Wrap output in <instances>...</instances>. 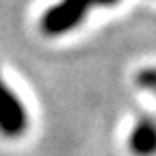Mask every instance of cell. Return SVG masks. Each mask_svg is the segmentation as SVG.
Returning <instances> with one entry per match:
<instances>
[{
	"label": "cell",
	"instance_id": "cell-1",
	"mask_svg": "<svg viewBox=\"0 0 156 156\" xmlns=\"http://www.w3.org/2000/svg\"><path fill=\"white\" fill-rule=\"evenodd\" d=\"M119 0H61L41 15V30L48 37H58L83 24L93 7H115Z\"/></svg>",
	"mask_w": 156,
	"mask_h": 156
},
{
	"label": "cell",
	"instance_id": "cell-2",
	"mask_svg": "<svg viewBox=\"0 0 156 156\" xmlns=\"http://www.w3.org/2000/svg\"><path fill=\"white\" fill-rule=\"evenodd\" d=\"M28 128V115L20 98L7 87L0 76V132L9 139L22 136Z\"/></svg>",
	"mask_w": 156,
	"mask_h": 156
},
{
	"label": "cell",
	"instance_id": "cell-3",
	"mask_svg": "<svg viewBox=\"0 0 156 156\" xmlns=\"http://www.w3.org/2000/svg\"><path fill=\"white\" fill-rule=\"evenodd\" d=\"M128 147L134 156H156V119L141 117L128 136Z\"/></svg>",
	"mask_w": 156,
	"mask_h": 156
},
{
	"label": "cell",
	"instance_id": "cell-4",
	"mask_svg": "<svg viewBox=\"0 0 156 156\" xmlns=\"http://www.w3.org/2000/svg\"><path fill=\"white\" fill-rule=\"evenodd\" d=\"M134 80H136V87L156 93V67H143V69H139V74H136Z\"/></svg>",
	"mask_w": 156,
	"mask_h": 156
}]
</instances>
